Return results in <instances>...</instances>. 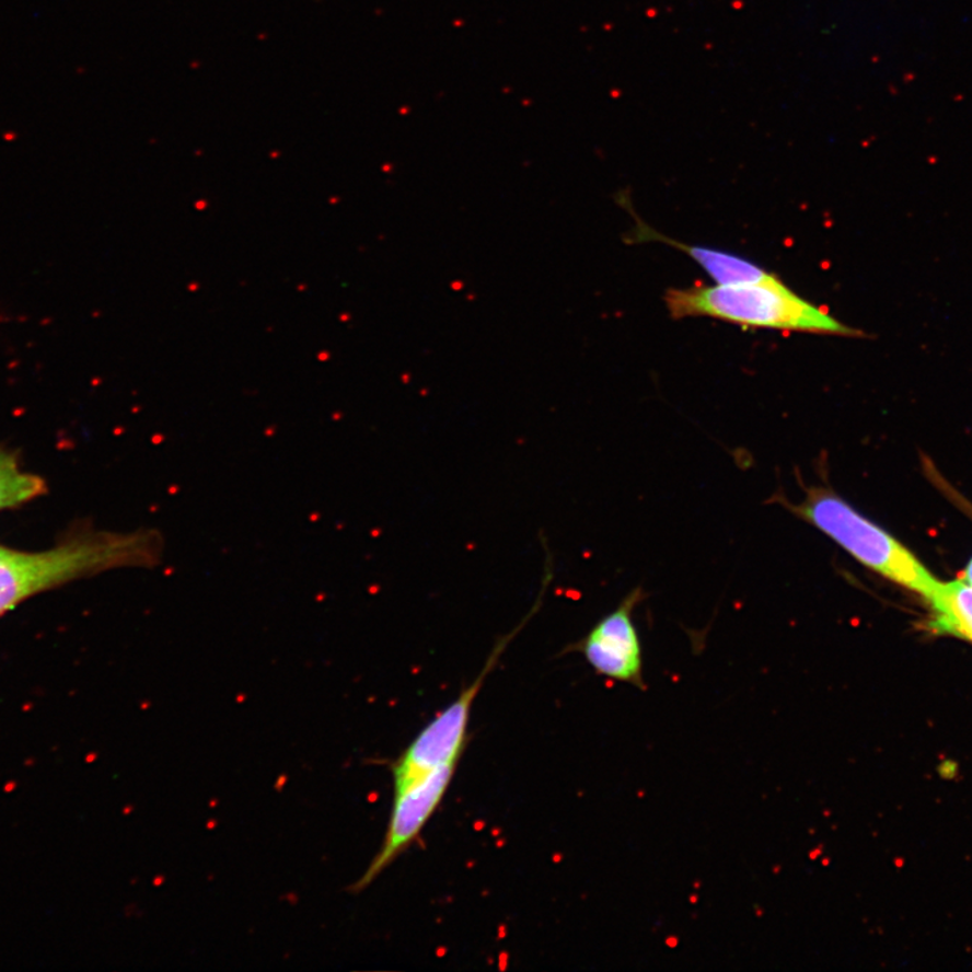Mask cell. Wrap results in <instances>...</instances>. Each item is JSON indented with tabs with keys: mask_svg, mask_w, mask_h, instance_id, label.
<instances>
[{
	"mask_svg": "<svg viewBox=\"0 0 972 972\" xmlns=\"http://www.w3.org/2000/svg\"><path fill=\"white\" fill-rule=\"evenodd\" d=\"M164 548V536L153 529L86 530L43 553L0 546V615L34 594L79 578L124 567L152 569L161 563Z\"/></svg>",
	"mask_w": 972,
	"mask_h": 972,
	"instance_id": "6da1fadb",
	"label": "cell"
},
{
	"mask_svg": "<svg viewBox=\"0 0 972 972\" xmlns=\"http://www.w3.org/2000/svg\"><path fill=\"white\" fill-rule=\"evenodd\" d=\"M664 303L674 320L711 317L751 328L867 337L866 333L837 321L829 311L791 291L784 281L670 288Z\"/></svg>",
	"mask_w": 972,
	"mask_h": 972,
	"instance_id": "7a4b0ae2",
	"label": "cell"
},
{
	"mask_svg": "<svg viewBox=\"0 0 972 972\" xmlns=\"http://www.w3.org/2000/svg\"><path fill=\"white\" fill-rule=\"evenodd\" d=\"M774 499L796 518L830 537L856 563L896 586L928 600L939 583L910 549L850 506L830 485L807 486L800 502L785 501L780 497Z\"/></svg>",
	"mask_w": 972,
	"mask_h": 972,
	"instance_id": "3957f363",
	"label": "cell"
},
{
	"mask_svg": "<svg viewBox=\"0 0 972 972\" xmlns=\"http://www.w3.org/2000/svg\"><path fill=\"white\" fill-rule=\"evenodd\" d=\"M552 577H554V571L545 569L540 595H537L534 606L526 613L523 621L511 633L502 635L496 640L477 679L462 688L459 697L448 705L441 714L433 717L430 725L413 740V743L393 763L391 772L395 791L404 789L405 786L414 783L421 775L432 772V770L449 765V763L460 762L466 748L467 727L468 720H471L473 704L476 702L479 692H482L491 670L500 662L502 653L506 652L508 646L512 644V640L522 633L526 623L541 610L549 583L553 581Z\"/></svg>",
	"mask_w": 972,
	"mask_h": 972,
	"instance_id": "277c9868",
	"label": "cell"
},
{
	"mask_svg": "<svg viewBox=\"0 0 972 972\" xmlns=\"http://www.w3.org/2000/svg\"><path fill=\"white\" fill-rule=\"evenodd\" d=\"M646 595L641 587L630 590L615 611L600 618L583 638L566 646L560 656L581 653L595 674L646 691L644 652L634 622V612Z\"/></svg>",
	"mask_w": 972,
	"mask_h": 972,
	"instance_id": "5b68a950",
	"label": "cell"
},
{
	"mask_svg": "<svg viewBox=\"0 0 972 972\" xmlns=\"http://www.w3.org/2000/svg\"><path fill=\"white\" fill-rule=\"evenodd\" d=\"M459 763H449L421 775L404 789L395 791L390 824L378 855L367 872L351 890L360 893L383 873L398 856L403 855L420 836L426 824L441 806L445 792L453 780Z\"/></svg>",
	"mask_w": 972,
	"mask_h": 972,
	"instance_id": "8992f818",
	"label": "cell"
},
{
	"mask_svg": "<svg viewBox=\"0 0 972 972\" xmlns=\"http://www.w3.org/2000/svg\"><path fill=\"white\" fill-rule=\"evenodd\" d=\"M635 242H661L671 245L679 251L684 252L702 268L707 271L711 280L719 286H738V284H774L783 281L772 271L762 268V266L749 262L748 258L739 257L737 254L716 251V248L698 245H687V243L679 242L657 230L650 228L646 223L639 221L635 228Z\"/></svg>",
	"mask_w": 972,
	"mask_h": 972,
	"instance_id": "52a82bcc",
	"label": "cell"
},
{
	"mask_svg": "<svg viewBox=\"0 0 972 972\" xmlns=\"http://www.w3.org/2000/svg\"><path fill=\"white\" fill-rule=\"evenodd\" d=\"M934 617L929 626L937 634L957 636L972 644V586L958 580L937 583L929 595Z\"/></svg>",
	"mask_w": 972,
	"mask_h": 972,
	"instance_id": "ba28073f",
	"label": "cell"
},
{
	"mask_svg": "<svg viewBox=\"0 0 972 972\" xmlns=\"http://www.w3.org/2000/svg\"><path fill=\"white\" fill-rule=\"evenodd\" d=\"M45 490L43 478L22 472L15 455L0 450V511L25 505Z\"/></svg>",
	"mask_w": 972,
	"mask_h": 972,
	"instance_id": "9c48e42d",
	"label": "cell"
},
{
	"mask_svg": "<svg viewBox=\"0 0 972 972\" xmlns=\"http://www.w3.org/2000/svg\"><path fill=\"white\" fill-rule=\"evenodd\" d=\"M963 580L968 581L972 586V559L970 560L969 566L965 567Z\"/></svg>",
	"mask_w": 972,
	"mask_h": 972,
	"instance_id": "30bf717a",
	"label": "cell"
}]
</instances>
